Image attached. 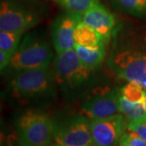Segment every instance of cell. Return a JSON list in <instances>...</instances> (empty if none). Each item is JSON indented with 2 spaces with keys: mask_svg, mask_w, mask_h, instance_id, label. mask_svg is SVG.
Here are the masks:
<instances>
[{
  "mask_svg": "<svg viewBox=\"0 0 146 146\" xmlns=\"http://www.w3.org/2000/svg\"><path fill=\"white\" fill-rule=\"evenodd\" d=\"M107 64L119 78L137 82L146 90V51L127 32H116Z\"/></svg>",
  "mask_w": 146,
  "mask_h": 146,
  "instance_id": "cell-1",
  "label": "cell"
},
{
  "mask_svg": "<svg viewBox=\"0 0 146 146\" xmlns=\"http://www.w3.org/2000/svg\"><path fill=\"white\" fill-rule=\"evenodd\" d=\"M10 83L16 98L22 100H42L53 98L58 87L53 68H42L16 72Z\"/></svg>",
  "mask_w": 146,
  "mask_h": 146,
  "instance_id": "cell-2",
  "label": "cell"
},
{
  "mask_svg": "<svg viewBox=\"0 0 146 146\" xmlns=\"http://www.w3.org/2000/svg\"><path fill=\"white\" fill-rule=\"evenodd\" d=\"M46 14V7L38 0H1V31L25 33L36 26Z\"/></svg>",
  "mask_w": 146,
  "mask_h": 146,
  "instance_id": "cell-3",
  "label": "cell"
},
{
  "mask_svg": "<svg viewBox=\"0 0 146 146\" xmlns=\"http://www.w3.org/2000/svg\"><path fill=\"white\" fill-rule=\"evenodd\" d=\"M53 59L54 53L49 42L42 35L30 33L23 36L8 67L16 72L48 68Z\"/></svg>",
  "mask_w": 146,
  "mask_h": 146,
  "instance_id": "cell-4",
  "label": "cell"
},
{
  "mask_svg": "<svg viewBox=\"0 0 146 146\" xmlns=\"http://www.w3.org/2000/svg\"><path fill=\"white\" fill-rule=\"evenodd\" d=\"M53 71L58 87L67 94L75 93L88 84L94 72L82 63L75 48L57 53Z\"/></svg>",
  "mask_w": 146,
  "mask_h": 146,
  "instance_id": "cell-5",
  "label": "cell"
},
{
  "mask_svg": "<svg viewBox=\"0 0 146 146\" xmlns=\"http://www.w3.org/2000/svg\"><path fill=\"white\" fill-rule=\"evenodd\" d=\"M16 129L21 146H48L54 141V121L41 110H29L21 114Z\"/></svg>",
  "mask_w": 146,
  "mask_h": 146,
  "instance_id": "cell-6",
  "label": "cell"
},
{
  "mask_svg": "<svg viewBox=\"0 0 146 146\" xmlns=\"http://www.w3.org/2000/svg\"><path fill=\"white\" fill-rule=\"evenodd\" d=\"M54 142L68 146H94L90 122L83 115L54 121Z\"/></svg>",
  "mask_w": 146,
  "mask_h": 146,
  "instance_id": "cell-7",
  "label": "cell"
},
{
  "mask_svg": "<svg viewBox=\"0 0 146 146\" xmlns=\"http://www.w3.org/2000/svg\"><path fill=\"white\" fill-rule=\"evenodd\" d=\"M127 125L128 120L122 113L91 119L90 130L94 145L115 146Z\"/></svg>",
  "mask_w": 146,
  "mask_h": 146,
  "instance_id": "cell-8",
  "label": "cell"
},
{
  "mask_svg": "<svg viewBox=\"0 0 146 146\" xmlns=\"http://www.w3.org/2000/svg\"><path fill=\"white\" fill-rule=\"evenodd\" d=\"M81 21L82 16L67 11L55 18L51 26V39L56 52H63L75 46L74 33Z\"/></svg>",
  "mask_w": 146,
  "mask_h": 146,
  "instance_id": "cell-9",
  "label": "cell"
},
{
  "mask_svg": "<svg viewBox=\"0 0 146 146\" xmlns=\"http://www.w3.org/2000/svg\"><path fill=\"white\" fill-rule=\"evenodd\" d=\"M120 95L121 89L119 88L94 94L84 102L82 110L91 119L115 115L120 112L119 104Z\"/></svg>",
  "mask_w": 146,
  "mask_h": 146,
  "instance_id": "cell-10",
  "label": "cell"
},
{
  "mask_svg": "<svg viewBox=\"0 0 146 146\" xmlns=\"http://www.w3.org/2000/svg\"><path fill=\"white\" fill-rule=\"evenodd\" d=\"M82 21L94 28L99 33L105 45L111 39L115 27V17L100 3L95 5L82 16Z\"/></svg>",
  "mask_w": 146,
  "mask_h": 146,
  "instance_id": "cell-11",
  "label": "cell"
},
{
  "mask_svg": "<svg viewBox=\"0 0 146 146\" xmlns=\"http://www.w3.org/2000/svg\"><path fill=\"white\" fill-rule=\"evenodd\" d=\"M74 47L82 63L91 70L94 71L98 68L104 60L106 50L103 42L94 47L81 46L76 44Z\"/></svg>",
  "mask_w": 146,
  "mask_h": 146,
  "instance_id": "cell-12",
  "label": "cell"
},
{
  "mask_svg": "<svg viewBox=\"0 0 146 146\" xmlns=\"http://www.w3.org/2000/svg\"><path fill=\"white\" fill-rule=\"evenodd\" d=\"M73 38L75 44L85 47L97 46L102 42L99 33L82 21L76 27Z\"/></svg>",
  "mask_w": 146,
  "mask_h": 146,
  "instance_id": "cell-13",
  "label": "cell"
},
{
  "mask_svg": "<svg viewBox=\"0 0 146 146\" xmlns=\"http://www.w3.org/2000/svg\"><path fill=\"white\" fill-rule=\"evenodd\" d=\"M119 104L120 113L124 115L128 122L146 119L145 103L143 102H132L124 98L121 94L119 99Z\"/></svg>",
  "mask_w": 146,
  "mask_h": 146,
  "instance_id": "cell-14",
  "label": "cell"
},
{
  "mask_svg": "<svg viewBox=\"0 0 146 146\" xmlns=\"http://www.w3.org/2000/svg\"><path fill=\"white\" fill-rule=\"evenodd\" d=\"M118 10L131 16L141 17L146 14V0H111Z\"/></svg>",
  "mask_w": 146,
  "mask_h": 146,
  "instance_id": "cell-15",
  "label": "cell"
},
{
  "mask_svg": "<svg viewBox=\"0 0 146 146\" xmlns=\"http://www.w3.org/2000/svg\"><path fill=\"white\" fill-rule=\"evenodd\" d=\"M65 11L83 16L95 5L100 3L98 0H54Z\"/></svg>",
  "mask_w": 146,
  "mask_h": 146,
  "instance_id": "cell-16",
  "label": "cell"
},
{
  "mask_svg": "<svg viewBox=\"0 0 146 146\" xmlns=\"http://www.w3.org/2000/svg\"><path fill=\"white\" fill-rule=\"evenodd\" d=\"M23 34L24 33L21 32L1 31L0 50L9 53L13 56L20 46Z\"/></svg>",
  "mask_w": 146,
  "mask_h": 146,
  "instance_id": "cell-17",
  "label": "cell"
},
{
  "mask_svg": "<svg viewBox=\"0 0 146 146\" xmlns=\"http://www.w3.org/2000/svg\"><path fill=\"white\" fill-rule=\"evenodd\" d=\"M145 90L140 84L130 81L121 89V94L124 98L132 102H144L146 96Z\"/></svg>",
  "mask_w": 146,
  "mask_h": 146,
  "instance_id": "cell-18",
  "label": "cell"
},
{
  "mask_svg": "<svg viewBox=\"0 0 146 146\" xmlns=\"http://www.w3.org/2000/svg\"><path fill=\"white\" fill-rule=\"evenodd\" d=\"M119 145L121 146H146V141L133 131H125L120 137Z\"/></svg>",
  "mask_w": 146,
  "mask_h": 146,
  "instance_id": "cell-19",
  "label": "cell"
},
{
  "mask_svg": "<svg viewBox=\"0 0 146 146\" xmlns=\"http://www.w3.org/2000/svg\"><path fill=\"white\" fill-rule=\"evenodd\" d=\"M127 129L136 133L144 141H146V119L128 122Z\"/></svg>",
  "mask_w": 146,
  "mask_h": 146,
  "instance_id": "cell-20",
  "label": "cell"
},
{
  "mask_svg": "<svg viewBox=\"0 0 146 146\" xmlns=\"http://www.w3.org/2000/svg\"><path fill=\"white\" fill-rule=\"evenodd\" d=\"M12 57L13 56L9 53L0 50V68H1V71H3V69H5L10 65Z\"/></svg>",
  "mask_w": 146,
  "mask_h": 146,
  "instance_id": "cell-21",
  "label": "cell"
},
{
  "mask_svg": "<svg viewBox=\"0 0 146 146\" xmlns=\"http://www.w3.org/2000/svg\"><path fill=\"white\" fill-rule=\"evenodd\" d=\"M48 146H68V145H60V144H58V143H55L53 141L51 144H50Z\"/></svg>",
  "mask_w": 146,
  "mask_h": 146,
  "instance_id": "cell-22",
  "label": "cell"
},
{
  "mask_svg": "<svg viewBox=\"0 0 146 146\" xmlns=\"http://www.w3.org/2000/svg\"><path fill=\"white\" fill-rule=\"evenodd\" d=\"M144 103H145V112H146V96H145V102H144Z\"/></svg>",
  "mask_w": 146,
  "mask_h": 146,
  "instance_id": "cell-23",
  "label": "cell"
},
{
  "mask_svg": "<svg viewBox=\"0 0 146 146\" xmlns=\"http://www.w3.org/2000/svg\"><path fill=\"white\" fill-rule=\"evenodd\" d=\"M119 146H121V145H119Z\"/></svg>",
  "mask_w": 146,
  "mask_h": 146,
  "instance_id": "cell-24",
  "label": "cell"
}]
</instances>
